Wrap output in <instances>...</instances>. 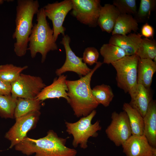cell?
<instances>
[{
  "mask_svg": "<svg viewBox=\"0 0 156 156\" xmlns=\"http://www.w3.org/2000/svg\"><path fill=\"white\" fill-rule=\"evenodd\" d=\"M103 64L98 62L90 72L79 79L66 81L68 103L77 117L88 115L99 105L92 95L90 82L93 75Z\"/></svg>",
  "mask_w": 156,
  "mask_h": 156,
  "instance_id": "obj_1",
  "label": "cell"
},
{
  "mask_svg": "<svg viewBox=\"0 0 156 156\" xmlns=\"http://www.w3.org/2000/svg\"><path fill=\"white\" fill-rule=\"evenodd\" d=\"M66 141V138L50 130L44 137L34 139L27 137L14 147L27 156L35 153L34 156H76L77 151L67 147Z\"/></svg>",
  "mask_w": 156,
  "mask_h": 156,
  "instance_id": "obj_2",
  "label": "cell"
},
{
  "mask_svg": "<svg viewBox=\"0 0 156 156\" xmlns=\"http://www.w3.org/2000/svg\"><path fill=\"white\" fill-rule=\"evenodd\" d=\"M40 7L37 0H18L15 20L16 27L12 38L16 39L14 50L19 57L24 56L27 50L28 39L34 25L33 20Z\"/></svg>",
  "mask_w": 156,
  "mask_h": 156,
  "instance_id": "obj_3",
  "label": "cell"
},
{
  "mask_svg": "<svg viewBox=\"0 0 156 156\" xmlns=\"http://www.w3.org/2000/svg\"><path fill=\"white\" fill-rule=\"evenodd\" d=\"M37 23L34 25L29 37V47L31 58L38 53L42 55L41 62L45 61L48 52L57 50L58 47L53 36V31L47 19L43 8L38 10L37 14Z\"/></svg>",
  "mask_w": 156,
  "mask_h": 156,
  "instance_id": "obj_4",
  "label": "cell"
},
{
  "mask_svg": "<svg viewBox=\"0 0 156 156\" xmlns=\"http://www.w3.org/2000/svg\"><path fill=\"white\" fill-rule=\"evenodd\" d=\"M96 113L95 109L88 115L81 117L76 122H65L66 132L73 137L72 144L74 147L79 145L81 148L86 149L88 147L89 138L97 136L98 131L101 129L100 122L97 120L93 124L91 122Z\"/></svg>",
  "mask_w": 156,
  "mask_h": 156,
  "instance_id": "obj_5",
  "label": "cell"
},
{
  "mask_svg": "<svg viewBox=\"0 0 156 156\" xmlns=\"http://www.w3.org/2000/svg\"><path fill=\"white\" fill-rule=\"evenodd\" d=\"M139 57L136 54L126 55L111 63L116 72L117 86L127 93L137 83V68Z\"/></svg>",
  "mask_w": 156,
  "mask_h": 156,
  "instance_id": "obj_6",
  "label": "cell"
},
{
  "mask_svg": "<svg viewBox=\"0 0 156 156\" xmlns=\"http://www.w3.org/2000/svg\"><path fill=\"white\" fill-rule=\"evenodd\" d=\"M11 84V96L16 99L35 98L46 86L40 77L22 73Z\"/></svg>",
  "mask_w": 156,
  "mask_h": 156,
  "instance_id": "obj_7",
  "label": "cell"
},
{
  "mask_svg": "<svg viewBox=\"0 0 156 156\" xmlns=\"http://www.w3.org/2000/svg\"><path fill=\"white\" fill-rule=\"evenodd\" d=\"M72 15L81 23L95 27L101 7L100 0H71Z\"/></svg>",
  "mask_w": 156,
  "mask_h": 156,
  "instance_id": "obj_8",
  "label": "cell"
},
{
  "mask_svg": "<svg viewBox=\"0 0 156 156\" xmlns=\"http://www.w3.org/2000/svg\"><path fill=\"white\" fill-rule=\"evenodd\" d=\"M109 125L105 132L108 138L117 146H122L131 135L129 118L126 112L114 111L111 115Z\"/></svg>",
  "mask_w": 156,
  "mask_h": 156,
  "instance_id": "obj_9",
  "label": "cell"
},
{
  "mask_svg": "<svg viewBox=\"0 0 156 156\" xmlns=\"http://www.w3.org/2000/svg\"><path fill=\"white\" fill-rule=\"evenodd\" d=\"M43 8L46 17L52 22L54 38L56 42L60 34L65 35L66 28L63 24L68 13L72 10V1L64 0L48 3Z\"/></svg>",
  "mask_w": 156,
  "mask_h": 156,
  "instance_id": "obj_10",
  "label": "cell"
},
{
  "mask_svg": "<svg viewBox=\"0 0 156 156\" xmlns=\"http://www.w3.org/2000/svg\"><path fill=\"white\" fill-rule=\"evenodd\" d=\"M40 114V111L33 112L16 119V122L5 135V138L10 141V148L27 137V132L35 127Z\"/></svg>",
  "mask_w": 156,
  "mask_h": 156,
  "instance_id": "obj_11",
  "label": "cell"
},
{
  "mask_svg": "<svg viewBox=\"0 0 156 156\" xmlns=\"http://www.w3.org/2000/svg\"><path fill=\"white\" fill-rule=\"evenodd\" d=\"M70 38L68 35L63 36L60 43L64 48L66 58L65 61L60 68L57 69L55 72L56 75L59 76L68 71L75 72L81 77L84 76L91 71L87 64L83 61L82 58L76 55L70 47Z\"/></svg>",
  "mask_w": 156,
  "mask_h": 156,
  "instance_id": "obj_12",
  "label": "cell"
},
{
  "mask_svg": "<svg viewBox=\"0 0 156 156\" xmlns=\"http://www.w3.org/2000/svg\"><path fill=\"white\" fill-rule=\"evenodd\" d=\"M122 146L126 156H156V148L143 135H132Z\"/></svg>",
  "mask_w": 156,
  "mask_h": 156,
  "instance_id": "obj_13",
  "label": "cell"
},
{
  "mask_svg": "<svg viewBox=\"0 0 156 156\" xmlns=\"http://www.w3.org/2000/svg\"><path fill=\"white\" fill-rule=\"evenodd\" d=\"M128 93L131 97L129 104L143 118L153 99L150 89L137 83L130 89Z\"/></svg>",
  "mask_w": 156,
  "mask_h": 156,
  "instance_id": "obj_14",
  "label": "cell"
},
{
  "mask_svg": "<svg viewBox=\"0 0 156 156\" xmlns=\"http://www.w3.org/2000/svg\"><path fill=\"white\" fill-rule=\"evenodd\" d=\"M67 77V75L62 74L58 78H55L53 83L43 89L35 98L43 101L47 99L63 98L68 103V88L66 82Z\"/></svg>",
  "mask_w": 156,
  "mask_h": 156,
  "instance_id": "obj_15",
  "label": "cell"
},
{
  "mask_svg": "<svg viewBox=\"0 0 156 156\" xmlns=\"http://www.w3.org/2000/svg\"><path fill=\"white\" fill-rule=\"evenodd\" d=\"M140 34L130 33L128 35H112L109 43L116 45L122 50L126 55L136 54L142 38Z\"/></svg>",
  "mask_w": 156,
  "mask_h": 156,
  "instance_id": "obj_16",
  "label": "cell"
},
{
  "mask_svg": "<svg viewBox=\"0 0 156 156\" xmlns=\"http://www.w3.org/2000/svg\"><path fill=\"white\" fill-rule=\"evenodd\" d=\"M143 135L152 147L156 148V101L152 99L143 117Z\"/></svg>",
  "mask_w": 156,
  "mask_h": 156,
  "instance_id": "obj_17",
  "label": "cell"
},
{
  "mask_svg": "<svg viewBox=\"0 0 156 156\" xmlns=\"http://www.w3.org/2000/svg\"><path fill=\"white\" fill-rule=\"evenodd\" d=\"M120 14L112 4H105L101 7L98 20V25L103 31L108 33H112Z\"/></svg>",
  "mask_w": 156,
  "mask_h": 156,
  "instance_id": "obj_18",
  "label": "cell"
},
{
  "mask_svg": "<svg viewBox=\"0 0 156 156\" xmlns=\"http://www.w3.org/2000/svg\"><path fill=\"white\" fill-rule=\"evenodd\" d=\"M156 71V62L151 60L139 58L137 68V83L150 89Z\"/></svg>",
  "mask_w": 156,
  "mask_h": 156,
  "instance_id": "obj_19",
  "label": "cell"
},
{
  "mask_svg": "<svg viewBox=\"0 0 156 156\" xmlns=\"http://www.w3.org/2000/svg\"><path fill=\"white\" fill-rule=\"evenodd\" d=\"M138 23L132 15L120 14L112 32V35H125L132 31L136 32L139 29Z\"/></svg>",
  "mask_w": 156,
  "mask_h": 156,
  "instance_id": "obj_20",
  "label": "cell"
},
{
  "mask_svg": "<svg viewBox=\"0 0 156 156\" xmlns=\"http://www.w3.org/2000/svg\"><path fill=\"white\" fill-rule=\"evenodd\" d=\"M123 110L127 113L131 129L132 135H143L144 129L143 118L128 103L123 104Z\"/></svg>",
  "mask_w": 156,
  "mask_h": 156,
  "instance_id": "obj_21",
  "label": "cell"
},
{
  "mask_svg": "<svg viewBox=\"0 0 156 156\" xmlns=\"http://www.w3.org/2000/svg\"><path fill=\"white\" fill-rule=\"evenodd\" d=\"M42 102L35 98H17L14 117L16 119L31 112L40 111Z\"/></svg>",
  "mask_w": 156,
  "mask_h": 156,
  "instance_id": "obj_22",
  "label": "cell"
},
{
  "mask_svg": "<svg viewBox=\"0 0 156 156\" xmlns=\"http://www.w3.org/2000/svg\"><path fill=\"white\" fill-rule=\"evenodd\" d=\"M100 53L103 58V63L108 64L126 56L124 51L119 47L109 43L102 45Z\"/></svg>",
  "mask_w": 156,
  "mask_h": 156,
  "instance_id": "obj_23",
  "label": "cell"
},
{
  "mask_svg": "<svg viewBox=\"0 0 156 156\" xmlns=\"http://www.w3.org/2000/svg\"><path fill=\"white\" fill-rule=\"evenodd\" d=\"M92 91L99 104H101L105 107L109 106L114 97L111 87L105 84L96 86L92 89Z\"/></svg>",
  "mask_w": 156,
  "mask_h": 156,
  "instance_id": "obj_24",
  "label": "cell"
},
{
  "mask_svg": "<svg viewBox=\"0 0 156 156\" xmlns=\"http://www.w3.org/2000/svg\"><path fill=\"white\" fill-rule=\"evenodd\" d=\"M27 66H18L12 64L0 65V79L11 83L16 81Z\"/></svg>",
  "mask_w": 156,
  "mask_h": 156,
  "instance_id": "obj_25",
  "label": "cell"
},
{
  "mask_svg": "<svg viewBox=\"0 0 156 156\" xmlns=\"http://www.w3.org/2000/svg\"><path fill=\"white\" fill-rule=\"evenodd\" d=\"M136 54L140 59L153 60L156 57V42L154 40L142 38Z\"/></svg>",
  "mask_w": 156,
  "mask_h": 156,
  "instance_id": "obj_26",
  "label": "cell"
},
{
  "mask_svg": "<svg viewBox=\"0 0 156 156\" xmlns=\"http://www.w3.org/2000/svg\"><path fill=\"white\" fill-rule=\"evenodd\" d=\"M17 99L13 98L11 94L0 95V116L5 118L14 117V112Z\"/></svg>",
  "mask_w": 156,
  "mask_h": 156,
  "instance_id": "obj_27",
  "label": "cell"
},
{
  "mask_svg": "<svg viewBox=\"0 0 156 156\" xmlns=\"http://www.w3.org/2000/svg\"><path fill=\"white\" fill-rule=\"evenodd\" d=\"M155 0H141L135 18L138 22H143L149 18L151 12L155 8Z\"/></svg>",
  "mask_w": 156,
  "mask_h": 156,
  "instance_id": "obj_28",
  "label": "cell"
},
{
  "mask_svg": "<svg viewBox=\"0 0 156 156\" xmlns=\"http://www.w3.org/2000/svg\"><path fill=\"white\" fill-rule=\"evenodd\" d=\"M120 14L136 15L137 12L135 0H114L113 4Z\"/></svg>",
  "mask_w": 156,
  "mask_h": 156,
  "instance_id": "obj_29",
  "label": "cell"
},
{
  "mask_svg": "<svg viewBox=\"0 0 156 156\" xmlns=\"http://www.w3.org/2000/svg\"><path fill=\"white\" fill-rule=\"evenodd\" d=\"M99 55L98 50L94 47H87L83 53V61L86 64L92 65L98 62Z\"/></svg>",
  "mask_w": 156,
  "mask_h": 156,
  "instance_id": "obj_30",
  "label": "cell"
},
{
  "mask_svg": "<svg viewBox=\"0 0 156 156\" xmlns=\"http://www.w3.org/2000/svg\"><path fill=\"white\" fill-rule=\"evenodd\" d=\"M11 83L0 79V95H11Z\"/></svg>",
  "mask_w": 156,
  "mask_h": 156,
  "instance_id": "obj_31",
  "label": "cell"
},
{
  "mask_svg": "<svg viewBox=\"0 0 156 156\" xmlns=\"http://www.w3.org/2000/svg\"><path fill=\"white\" fill-rule=\"evenodd\" d=\"M141 35L146 38H153L154 31L153 27L147 23H146L142 27Z\"/></svg>",
  "mask_w": 156,
  "mask_h": 156,
  "instance_id": "obj_32",
  "label": "cell"
},
{
  "mask_svg": "<svg viewBox=\"0 0 156 156\" xmlns=\"http://www.w3.org/2000/svg\"><path fill=\"white\" fill-rule=\"evenodd\" d=\"M4 1L3 0H0V6L3 3Z\"/></svg>",
  "mask_w": 156,
  "mask_h": 156,
  "instance_id": "obj_33",
  "label": "cell"
}]
</instances>
